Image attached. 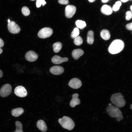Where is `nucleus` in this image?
Listing matches in <instances>:
<instances>
[{
	"label": "nucleus",
	"mask_w": 132,
	"mask_h": 132,
	"mask_svg": "<svg viewBox=\"0 0 132 132\" xmlns=\"http://www.w3.org/2000/svg\"><path fill=\"white\" fill-rule=\"evenodd\" d=\"M124 44L122 40L117 39L114 40L108 48V51L111 54H115L121 51L124 47Z\"/></svg>",
	"instance_id": "1"
},
{
	"label": "nucleus",
	"mask_w": 132,
	"mask_h": 132,
	"mask_svg": "<svg viewBox=\"0 0 132 132\" xmlns=\"http://www.w3.org/2000/svg\"><path fill=\"white\" fill-rule=\"evenodd\" d=\"M106 111L111 117L116 118L118 121H121L123 119L122 112L116 106L112 105L109 106L106 108Z\"/></svg>",
	"instance_id": "2"
},
{
	"label": "nucleus",
	"mask_w": 132,
	"mask_h": 132,
	"mask_svg": "<svg viewBox=\"0 0 132 132\" xmlns=\"http://www.w3.org/2000/svg\"><path fill=\"white\" fill-rule=\"evenodd\" d=\"M123 98L121 93L119 92L112 94L110 99L111 102L116 107L121 108L124 107L126 104V101Z\"/></svg>",
	"instance_id": "3"
},
{
	"label": "nucleus",
	"mask_w": 132,
	"mask_h": 132,
	"mask_svg": "<svg viewBox=\"0 0 132 132\" xmlns=\"http://www.w3.org/2000/svg\"><path fill=\"white\" fill-rule=\"evenodd\" d=\"M59 123L62 127L68 130L73 129L75 126V124L73 120L70 117L64 116L58 120Z\"/></svg>",
	"instance_id": "4"
},
{
	"label": "nucleus",
	"mask_w": 132,
	"mask_h": 132,
	"mask_svg": "<svg viewBox=\"0 0 132 132\" xmlns=\"http://www.w3.org/2000/svg\"><path fill=\"white\" fill-rule=\"evenodd\" d=\"M53 30L49 27H44L41 29L38 33L39 37L45 38L50 37L53 33Z\"/></svg>",
	"instance_id": "5"
},
{
	"label": "nucleus",
	"mask_w": 132,
	"mask_h": 132,
	"mask_svg": "<svg viewBox=\"0 0 132 132\" xmlns=\"http://www.w3.org/2000/svg\"><path fill=\"white\" fill-rule=\"evenodd\" d=\"M12 90L11 86L9 84L3 85L0 89V96L4 98L9 96L11 93Z\"/></svg>",
	"instance_id": "6"
},
{
	"label": "nucleus",
	"mask_w": 132,
	"mask_h": 132,
	"mask_svg": "<svg viewBox=\"0 0 132 132\" xmlns=\"http://www.w3.org/2000/svg\"><path fill=\"white\" fill-rule=\"evenodd\" d=\"M8 28L9 32L11 33L17 34L20 31L21 28L14 21H10L8 24Z\"/></svg>",
	"instance_id": "7"
},
{
	"label": "nucleus",
	"mask_w": 132,
	"mask_h": 132,
	"mask_svg": "<svg viewBox=\"0 0 132 132\" xmlns=\"http://www.w3.org/2000/svg\"><path fill=\"white\" fill-rule=\"evenodd\" d=\"M14 93L16 95L20 97H24L27 96V94L26 89L22 86L16 87L14 89Z\"/></svg>",
	"instance_id": "8"
},
{
	"label": "nucleus",
	"mask_w": 132,
	"mask_h": 132,
	"mask_svg": "<svg viewBox=\"0 0 132 132\" xmlns=\"http://www.w3.org/2000/svg\"><path fill=\"white\" fill-rule=\"evenodd\" d=\"M76 7L73 5H69L67 6L65 8V15L68 18L72 17L76 12Z\"/></svg>",
	"instance_id": "9"
},
{
	"label": "nucleus",
	"mask_w": 132,
	"mask_h": 132,
	"mask_svg": "<svg viewBox=\"0 0 132 132\" xmlns=\"http://www.w3.org/2000/svg\"><path fill=\"white\" fill-rule=\"evenodd\" d=\"M68 85L72 88L77 89L81 87L82 85V83L79 79L77 78H74L70 80Z\"/></svg>",
	"instance_id": "10"
},
{
	"label": "nucleus",
	"mask_w": 132,
	"mask_h": 132,
	"mask_svg": "<svg viewBox=\"0 0 132 132\" xmlns=\"http://www.w3.org/2000/svg\"><path fill=\"white\" fill-rule=\"evenodd\" d=\"M25 58L27 60L33 62L37 60L38 58V55L34 51H29L25 54Z\"/></svg>",
	"instance_id": "11"
},
{
	"label": "nucleus",
	"mask_w": 132,
	"mask_h": 132,
	"mask_svg": "<svg viewBox=\"0 0 132 132\" xmlns=\"http://www.w3.org/2000/svg\"><path fill=\"white\" fill-rule=\"evenodd\" d=\"M50 72L55 75H59L62 74L64 71V68L61 66H55L51 67L50 69Z\"/></svg>",
	"instance_id": "12"
},
{
	"label": "nucleus",
	"mask_w": 132,
	"mask_h": 132,
	"mask_svg": "<svg viewBox=\"0 0 132 132\" xmlns=\"http://www.w3.org/2000/svg\"><path fill=\"white\" fill-rule=\"evenodd\" d=\"M68 58L67 57H62L57 55L54 56L52 58V62L55 64H60L64 62L68 61Z\"/></svg>",
	"instance_id": "13"
},
{
	"label": "nucleus",
	"mask_w": 132,
	"mask_h": 132,
	"mask_svg": "<svg viewBox=\"0 0 132 132\" xmlns=\"http://www.w3.org/2000/svg\"><path fill=\"white\" fill-rule=\"evenodd\" d=\"M79 95L77 93H75L72 95V99L71 100L70 104L72 107H75L76 105H78L80 103V100L78 98Z\"/></svg>",
	"instance_id": "14"
},
{
	"label": "nucleus",
	"mask_w": 132,
	"mask_h": 132,
	"mask_svg": "<svg viewBox=\"0 0 132 132\" xmlns=\"http://www.w3.org/2000/svg\"><path fill=\"white\" fill-rule=\"evenodd\" d=\"M101 11L102 13L106 15H110L113 12L112 8L107 5H103L101 8Z\"/></svg>",
	"instance_id": "15"
},
{
	"label": "nucleus",
	"mask_w": 132,
	"mask_h": 132,
	"mask_svg": "<svg viewBox=\"0 0 132 132\" xmlns=\"http://www.w3.org/2000/svg\"><path fill=\"white\" fill-rule=\"evenodd\" d=\"M36 125L38 128L43 132H45L47 130V125L43 120H38L37 123Z\"/></svg>",
	"instance_id": "16"
},
{
	"label": "nucleus",
	"mask_w": 132,
	"mask_h": 132,
	"mask_svg": "<svg viewBox=\"0 0 132 132\" xmlns=\"http://www.w3.org/2000/svg\"><path fill=\"white\" fill-rule=\"evenodd\" d=\"M84 53V51L82 49H76L73 51L72 55L75 59L77 60Z\"/></svg>",
	"instance_id": "17"
},
{
	"label": "nucleus",
	"mask_w": 132,
	"mask_h": 132,
	"mask_svg": "<svg viewBox=\"0 0 132 132\" xmlns=\"http://www.w3.org/2000/svg\"><path fill=\"white\" fill-rule=\"evenodd\" d=\"M24 112L23 109L21 108H18L13 109L11 112L12 115L15 117H18L21 115Z\"/></svg>",
	"instance_id": "18"
},
{
	"label": "nucleus",
	"mask_w": 132,
	"mask_h": 132,
	"mask_svg": "<svg viewBox=\"0 0 132 132\" xmlns=\"http://www.w3.org/2000/svg\"><path fill=\"white\" fill-rule=\"evenodd\" d=\"M100 36L103 39L108 40L110 38V35L109 31L106 29H103L100 32Z\"/></svg>",
	"instance_id": "19"
},
{
	"label": "nucleus",
	"mask_w": 132,
	"mask_h": 132,
	"mask_svg": "<svg viewBox=\"0 0 132 132\" xmlns=\"http://www.w3.org/2000/svg\"><path fill=\"white\" fill-rule=\"evenodd\" d=\"M94 33L92 30L89 31L88 33L87 37V42L90 44H92L94 41Z\"/></svg>",
	"instance_id": "20"
},
{
	"label": "nucleus",
	"mask_w": 132,
	"mask_h": 132,
	"mask_svg": "<svg viewBox=\"0 0 132 132\" xmlns=\"http://www.w3.org/2000/svg\"><path fill=\"white\" fill-rule=\"evenodd\" d=\"M54 51L57 53L62 48V44L60 42H57L54 43L53 45Z\"/></svg>",
	"instance_id": "21"
},
{
	"label": "nucleus",
	"mask_w": 132,
	"mask_h": 132,
	"mask_svg": "<svg viewBox=\"0 0 132 132\" xmlns=\"http://www.w3.org/2000/svg\"><path fill=\"white\" fill-rule=\"evenodd\" d=\"M76 24L77 27L81 29H83L86 26L85 22L81 20H77L76 22Z\"/></svg>",
	"instance_id": "22"
},
{
	"label": "nucleus",
	"mask_w": 132,
	"mask_h": 132,
	"mask_svg": "<svg viewBox=\"0 0 132 132\" xmlns=\"http://www.w3.org/2000/svg\"><path fill=\"white\" fill-rule=\"evenodd\" d=\"M16 130L14 132H23L22 126V123L19 121L15 122Z\"/></svg>",
	"instance_id": "23"
},
{
	"label": "nucleus",
	"mask_w": 132,
	"mask_h": 132,
	"mask_svg": "<svg viewBox=\"0 0 132 132\" xmlns=\"http://www.w3.org/2000/svg\"><path fill=\"white\" fill-rule=\"evenodd\" d=\"M74 42L76 45H80L82 44L83 40L80 36H78L74 38Z\"/></svg>",
	"instance_id": "24"
},
{
	"label": "nucleus",
	"mask_w": 132,
	"mask_h": 132,
	"mask_svg": "<svg viewBox=\"0 0 132 132\" xmlns=\"http://www.w3.org/2000/svg\"><path fill=\"white\" fill-rule=\"evenodd\" d=\"M79 34V31L78 28H75L71 33V36L72 38H75L78 36Z\"/></svg>",
	"instance_id": "25"
},
{
	"label": "nucleus",
	"mask_w": 132,
	"mask_h": 132,
	"mask_svg": "<svg viewBox=\"0 0 132 132\" xmlns=\"http://www.w3.org/2000/svg\"><path fill=\"white\" fill-rule=\"evenodd\" d=\"M22 14L25 16L29 15L30 13L29 9L26 6H24L22 8Z\"/></svg>",
	"instance_id": "26"
},
{
	"label": "nucleus",
	"mask_w": 132,
	"mask_h": 132,
	"mask_svg": "<svg viewBox=\"0 0 132 132\" xmlns=\"http://www.w3.org/2000/svg\"><path fill=\"white\" fill-rule=\"evenodd\" d=\"M121 1H118L116 2L112 8L113 11H116L120 9L121 5Z\"/></svg>",
	"instance_id": "27"
},
{
	"label": "nucleus",
	"mask_w": 132,
	"mask_h": 132,
	"mask_svg": "<svg viewBox=\"0 0 132 132\" xmlns=\"http://www.w3.org/2000/svg\"><path fill=\"white\" fill-rule=\"evenodd\" d=\"M46 4L45 0H36V5L37 8H39L42 5L44 6Z\"/></svg>",
	"instance_id": "28"
},
{
	"label": "nucleus",
	"mask_w": 132,
	"mask_h": 132,
	"mask_svg": "<svg viewBox=\"0 0 132 132\" xmlns=\"http://www.w3.org/2000/svg\"><path fill=\"white\" fill-rule=\"evenodd\" d=\"M132 12L130 11H128L126 13L125 19L127 20H130L132 18Z\"/></svg>",
	"instance_id": "29"
},
{
	"label": "nucleus",
	"mask_w": 132,
	"mask_h": 132,
	"mask_svg": "<svg viewBox=\"0 0 132 132\" xmlns=\"http://www.w3.org/2000/svg\"><path fill=\"white\" fill-rule=\"evenodd\" d=\"M58 2L61 4L67 5L69 3L68 0H58Z\"/></svg>",
	"instance_id": "30"
},
{
	"label": "nucleus",
	"mask_w": 132,
	"mask_h": 132,
	"mask_svg": "<svg viewBox=\"0 0 132 132\" xmlns=\"http://www.w3.org/2000/svg\"><path fill=\"white\" fill-rule=\"evenodd\" d=\"M127 29L129 30H132V23L131 22L127 24L126 25Z\"/></svg>",
	"instance_id": "31"
},
{
	"label": "nucleus",
	"mask_w": 132,
	"mask_h": 132,
	"mask_svg": "<svg viewBox=\"0 0 132 132\" xmlns=\"http://www.w3.org/2000/svg\"><path fill=\"white\" fill-rule=\"evenodd\" d=\"M4 43L3 40L0 38V48L2 47L4 45Z\"/></svg>",
	"instance_id": "32"
},
{
	"label": "nucleus",
	"mask_w": 132,
	"mask_h": 132,
	"mask_svg": "<svg viewBox=\"0 0 132 132\" xmlns=\"http://www.w3.org/2000/svg\"><path fill=\"white\" fill-rule=\"evenodd\" d=\"M3 76V73L2 71L0 69V78L1 77Z\"/></svg>",
	"instance_id": "33"
},
{
	"label": "nucleus",
	"mask_w": 132,
	"mask_h": 132,
	"mask_svg": "<svg viewBox=\"0 0 132 132\" xmlns=\"http://www.w3.org/2000/svg\"><path fill=\"white\" fill-rule=\"evenodd\" d=\"M129 0H121V1L123 2H127Z\"/></svg>",
	"instance_id": "34"
},
{
	"label": "nucleus",
	"mask_w": 132,
	"mask_h": 132,
	"mask_svg": "<svg viewBox=\"0 0 132 132\" xmlns=\"http://www.w3.org/2000/svg\"><path fill=\"white\" fill-rule=\"evenodd\" d=\"M109 0H102V2L103 3H105L107 2Z\"/></svg>",
	"instance_id": "35"
},
{
	"label": "nucleus",
	"mask_w": 132,
	"mask_h": 132,
	"mask_svg": "<svg viewBox=\"0 0 132 132\" xmlns=\"http://www.w3.org/2000/svg\"><path fill=\"white\" fill-rule=\"evenodd\" d=\"M88 1L90 2H94L95 0H88Z\"/></svg>",
	"instance_id": "36"
},
{
	"label": "nucleus",
	"mask_w": 132,
	"mask_h": 132,
	"mask_svg": "<svg viewBox=\"0 0 132 132\" xmlns=\"http://www.w3.org/2000/svg\"><path fill=\"white\" fill-rule=\"evenodd\" d=\"M2 52H3L2 49L1 48H0V54H1L2 53Z\"/></svg>",
	"instance_id": "37"
},
{
	"label": "nucleus",
	"mask_w": 132,
	"mask_h": 132,
	"mask_svg": "<svg viewBox=\"0 0 132 132\" xmlns=\"http://www.w3.org/2000/svg\"><path fill=\"white\" fill-rule=\"evenodd\" d=\"M130 9L131 11H132V6L131 5L130 7Z\"/></svg>",
	"instance_id": "38"
},
{
	"label": "nucleus",
	"mask_w": 132,
	"mask_h": 132,
	"mask_svg": "<svg viewBox=\"0 0 132 132\" xmlns=\"http://www.w3.org/2000/svg\"><path fill=\"white\" fill-rule=\"evenodd\" d=\"M10 22V20L9 19L8 20V23Z\"/></svg>",
	"instance_id": "39"
},
{
	"label": "nucleus",
	"mask_w": 132,
	"mask_h": 132,
	"mask_svg": "<svg viewBox=\"0 0 132 132\" xmlns=\"http://www.w3.org/2000/svg\"><path fill=\"white\" fill-rule=\"evenodd\" d=\"M108 105H109V106H111V105H112V104H111V103H110Z\"/></svg>",
	"instance_id": "40"
},
{
	"label": "nucleus",
	"mask_w": 132,
	"mask_h": 132,
	"mask_svg": "<svg viewBox=\"0 0 132 132\" xmlns=\"http://www.w3.org/2000/svg\"><path fill=\"white\" fill-rule=\"evenodd\" d=\"M132 105L131 104V107L130 108L131 109H132Z\"/></svg>",
	"instance_id": "41"
},
{
	"label": "nucleus",
	"mask_w": 132,
	"mask_h": 132,
	"mask_svg": "<svg viewBox=\"0 0 132 132\" xmlns=\"http://www.w3.org/2000/svg\"><path fill=\"white\" fill-rule=\"evenodd\" d=\"M31 0V1H33L35 0Z\"/></svg>",
	"instance_id": "42"
}]
</instances>
